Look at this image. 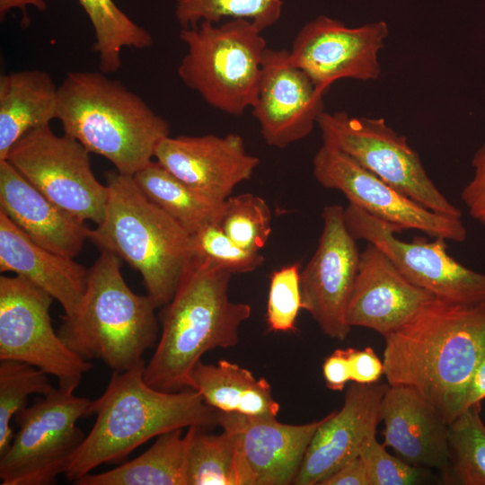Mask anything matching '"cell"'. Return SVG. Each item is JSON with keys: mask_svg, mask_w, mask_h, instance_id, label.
I'll list each match as a JSON object with an SVG mask.
<instances>
[{"mask_svg": "<svg viewBox=\"0 0 485 485\" xmlns=\"http://www.w3.org/2000/svg\"><path fill=\"white\" fill-rule=\"evenodd\" d=\"M384 338L388 384L415 388L449 425L465 410L470 382L485 354V302L435 297Z\"/></svg>", "mask_w": 485, "mask_h": 485, "instance_id": "1", "label": "cell"}, {"mask_svg": "<svg viewBox=\"0 0 485 485\" xmlns=\"http://www.w3.org/2000/svg\"><path fill=\"white\" fill-rule=\"evenodd\" d=\"M145 360L123 371H113L103 393L93 401L94 424L65 472L75 482L103 463H116L132 451L165 432L200 426H217V410L191 388L164 392L145 380Z\"/></svg>", "mask_w": 485, "mask_h": 485, "instance_id": "2", "label": "cell"}, {"mask_svg": "<svg viewBox=\"0 0 485 485\" xmlns=\"http://www.w3.org/2000/svg\"><path fill=\"white\" fill-rule=\"evenodd\" d=\"M231 273L193 259L159 318L162 333L144 377L164 392L191 388V375L211 349L234 347L251 307L229 296Z\"/></svg>", "mask_w": 485, "mask_h": 485, "instance_id": "3", "label": "cell"}, {"mask_svg": "<svg viewBox=\"0 0 485 485\" xmlns=\"http://www.w3.org/2000/svg\"><path fill=\"white\" fill-rule=\"evenodd\" d=\"M57 119L66 135L133 176L170 135L168 122L102 72H69L58 86Z\"/></svg>", "mask_w": 485, "mask_h": 485, "instance_id": "4", "label": "cell"}, {"mask_svg": "<svg viewBox=\"0 0 485 485\" xmlns=\"http://www.w3.org/2000/svg\"><path fill=\"white\" fill-rule=\"evenodd\" d=\"M105 178L104 216L89 240L137 270L149 298L163 307L194 259L190 234L141 192L133 176L116 170Z\"/></svg>", "mask_w": 485, "mask_h": 485, "instance_id": "5", "label": "cell"}, {"mask_svg": "<svg viewBox=\"0 0 485 485\" xmlns=\"http://www.w3.org/2000/svg\"><path fill=\"white\" fill-rule=\"evenodd\" d=\"M121 260L101 251L89 269L87 287L77 312L61 316L63 341L86 360L99 359L113 371L140 364L158 340L156 306L134 293L120 270Z\"/></svg>", "mask_w": 485, "mask_h": 485, "instance_id": "6", "label": "cell"}, {"mask_svg": "<svg viewBox=\"0 0 485 485\" xmlns=\"http://www.w3.org/2000/svg\"><path fill=\"white\" fill-rule=\"evenodd\" d=\"M261 33L246 19L181 29L187 52L178 66L180 79L211 107L242 115L256 97L268 48Z\"/></svg>", "mask_w": 485, "mask_h": 485, "instance_id": "7", "label": "cell"}, {"mask_svg": "<svg viewBox=\"0 0 485 485\" xmlns=\"http://www.w3.org/2000/svg\"><path fill=\"white\" fill-rule=\"evenodd\" d=\"M92 404L87 398L57 388L17 413L19 429L0 456L1 485L56 483L86 436L76 422L93 416Z\"/></svg>", "mask_w": 485, "mask_h": 485, "instance_id": "8", "label": "cell"}, {"mask_svg": "<svg viewBox=\"0 0 485 485\" xmlns=\"http://www.w3.org/2000/svg\"><path fill=\"white\" fill-rule=\"evenodd\" d=\"M317 127L322 143L344 152L401 193L437 214L462 218V211L436 187L407 138L384 118L324 110Z\"/></svg>", "mask_w": 485, "mask_h": 485, "instance_id": "9", "label": "cell"}, {"mask_svg": "<svg viewBox=\"0 0 485 485\" xmlns=\"http://www.w3.org/2000/svg\"><path fill=\"white\" fill-rule=\"evenodd\" d=\"M54 298L21 276L0 277V360L27 363L54 375L58 388L74 392L93 364L55 331Z\"/></svg>", "mask_w": 485, "mask_h": 485, "instance_id": "10", "label": "cell"}, {"mask_svg": "<svg viewBox=\"0 0 485 485\" xmlns=\"http://www.w3.org/2000/svg\"><path fill=\"white\" fill-rule=\"evenodd\" d=\"M89 154L76 139L57 136L48 125L20 138L6 161L57 206L82 221L98 225L104 216L108 190L94 176Z\"/></svg>", "mask_w": 485, "mask_h": 485, "instance_id": "11", "label": "cell"}, {"mask_svg": "<svg viewBox=\"0 0 485 485\" xmlns=\"http://www.w3.org/2000/svg\"><path fill=\"white\" fill-rule=\"evenodd\" d=\"M344 219L356 240H365L380 248L413 284L436 297L449 302L475 304L485 302V273L471 269L447 252L446 240L411 242L398 238L402 231L348 204Z\"/></svg>", "mask_w": 485, "mask_h": 485, "instance_id": "12", "label": "cell"}, {"mask_svg": "<svg viewBox=\"0 0 485 485\" xmlns=\"http://www.w3.org/2000/svg\"><path fill=\"white\" fill-rule=\"evenodd\" d=\"M313 174L324 188L340 191L348 204L401 231L463 242L467 229L459 217L429 210L384 181L338 148L324 144L313 159Z\"/></svg>", "mask_w": 485, "mask_h": 485, "instance_id": "13", "label": "cell"}, {"mask_svg": "<svg viewBox=\"0 0 485 485\" xmlns=\"http://www.w3.org/2000/svg\"><path fill=\"white\" fill-rule=\"evenodd\" d=\"M388 34L384 21L348 27L320 15L297 32L288 57L325 93L340 79H377L381 73L378 54Z\"/></svg>", "mask_w": 485, "mask_h": 485, "instance_id": "14", "label": "cell"}, {"mask_svg": "<svg viewBox=\"0 0 485 485\" xmlns=\"http://www.w3.org/2000/svg\"><path fill=\"white\" fill-rule=\"evenodd\" d=\"M322 218L318 246L300 272L302 305L326 336L342 341L351 331L346 312L360 251L345 223L344 207L326 206Z\"/></svg>", "mask_w": 485, "mask_h": 485, "instance_id": "15", "label": "cell"}, {"mask_svg": "<svg viewBox=\"0 0 485 485\" xmlns=\"http://www.w3.org/2000/svg\"><path fill=\"white\" fill-rule=\"evenodd\" d=\"M323 96L287 49L267 48L251 106L266 144L283 149L309 136L324 111Z\"/></svg>", "mask_w": 485, "mask_h": 485, "instance_id": "16", "label": "cell"}, {"mask_svg": "<svg viewBox=\"0 0 485 485\" xmlns=\"http://www.w3.org/2000/svg\"><path fill=\"white\" fill-rule=\"evenodd\" d=\"M154 157L189 187L217 202L225 201L238 184L251 179L260 163L235 133L169 135L159 142Z\"/></svg>", "mask_w": 485, "mask_h": 485, "instance_id": "17", "label": "cell"}, {"mask_svg": "<svg viewBox=\"0 0 485 485\" xmlns=\"http://www.w3.org/2000/svg\"><path fill=\"white\" fill-rule=\"evenodd\" d=\"M322 419L291 425L277 418L217 410V426L238 449L245 485L294 484L308 445Z\"/></svg>", "mask_w": 485, "mask_h": 485, "instance_id": "18", "label": "cell"}, {"mask_svg": "<svg viewBox=\"0 0 485 485\" xmlns=\"http://www.w3.org/2000/svg\"><path fill=\"white\" fill-rule=\"evenodd\" d=\"M387 387L377 383L348 385L341 409L324 417L314 433L294 484L320 485L359 455L366 440L376 434Z\"/></svg>", "mask_w": 485, "mask_h": 485, "instance_id": "19", "label": "cell"}, {"mask_svg": "<svg viewBox=\"0 0 485 485\" xmlns=\"http://www.w3.org/2000/svg\"><path fill=\"white\" fill-rule=\"evenodd\" d=\"M435 297L410 281L380 248L367 242L360 252L346 320L351 328H367L384 337Z\"/></svg>", "mask_w": 485, "mask_h": 485, "instance_id": "20", "label": "cell"}, {"mask_svg": "<svg viewBox=\"0 0 485 485\" xmlns=\"http://www.w3.org/2000/svg\"><path fill=\"white\" fill-rule=\"evenodd\" d=\"M384 445L405 462L435 468L449 464L448 424L434 405L409 385H389L380 406Z\"/></svg>", "mask_w": 485, "mask_h": 485, "instance_id": "21", "label": "cell"}, {"mask_svg": "<svg viewBox=\"0 0 485 485\" xmlns=\"http://www.w3.org/2000/svg\"><path fill=\"white\" fill-rule=\"evenodd\" d=\"M0 211L31 241L60 255L75 258L90 228L84 221L62 209L8 161H0Z\"/></svg>", "mask_w": 485, "mask_h": 485, "instance_id": "22", "label": "cell"}, {"mask_svg": "<svg viewBox=\"0 0 485 485\" xmlns=\"http://www.w3.org/2000/svg\"><path fill=\"white\" fill-rule=\"evenodd\" d=\"M0 270L13 272L49 294L73 316L84 295L89 269L31 241L0 211Z\"/></svg>", "mask_w": 485, "mask_h": 485, "instance_id": "23", "label": "cell"}, {"mask_svg": "<svg viewBox=\"0 0 485 485\" xmlns=\"http://www.w3.org/2000/svg\"><path fill=\"white\" fill-rule=\"evenodd\" d=\"M58 87L39 69L0 76V161L29 131L57 119Z\"/></svg>", "mask_w": 485, "mask_h": 485, "instance_id": "24", "label": "cell"}, {"mask_svg": "<svg viewBox=\"0 0 485 485\" xmlns=\"http://www.w3.org/2000/svg\"><path fill=\"white\" fill-rule=\"evenodd\" d=\"M191 389L218 411L277 418L280 409L264 377L256 378L250 370L227 360L216 364L199 361L192 372Z\"/></svg>", "mask_w": 485, "mask_h": 485, "instance_id": "25", "label": "cell"}, {"mask_svg": "<svg viewBox=\"0 0 485 485\" xmlns=\"http://www.w3.org/2000/svg\"><path fill=\"white\" fill-rule=\"evenodd\" d=\"M173 429L156 437L143 454L118 467L88 473L76 485H188V458L192 428Z\"/></svg>", "mask_w": 485, "mask_h": 485, "instance_id": "26", "label": "cell"}, {"mask_svg": "<svg viewBox=\"0 0 485 485\" xmlns=\"http://www.w3.org/2000/svg\"><path fill=\"white\" fill-rule=\"evenodd\" d=\"M141 192L180 224L190 234L205 225L217 222L223 202L194 190L158 162L151 161L133 175Z\"/></svg>", "mask_w": 485, "mask_h": 485, "instance_id": "27", "label": "cell"}, {"mask_svg": "<svg viewBox=\"0 0 485 485\" xmlns=\"http://www.w3.org/2000/svg\"><path fill=\"white\" fill-rule=\"evenodd\" d=\"M77 1L93 27V50L98 54L101 72L119 70L124 48L144 49L153 45L151 34L133 22L113 0Z\"/></svg>", "mask_w": 485, "mask_h": 485, "instance_id": "28", "label": "cell"}, {"mask_svg": "<svg viewBox=\"0 0 485 485\" xmlns=\"http://www.w3.org/2000/svg\"><path fill=\"white\" fill-rule=\"evenodd\" d=\"M190 427L188 485H245L234 436L223 429L215 435L200 426Z\"/></svg>", "mask_w": 485, "mask_h": 485, "instance_id": "29", "label": "cell"}, {"mask_svg": "<svg viewBox=\"0 0 485 485\" xmlns=\"http://www.w3.org/2000/svg\"><path fill=\"white\" fill-rule=\"evenodd\" d=\"M481 402L462 411L448 425V484L485 485V425Z\"/></svg>", "mask_w": 485, "mask_h": 485, "instance_id": "30", "label": "cell"}, {"mask_svg": "<svg viewBox=\"0 0 485 485\" xmlns=\"http://www.w3.org/2000/svg\"><path fill=\"white\" fill-rule=\"evenodd\" d=\"M47 375L27 363L0 360V456L7 451L14 436L11 420L27 407L29 396H45L56 389Z\"/></svg>", "mask_w": 485, "mask_h": 485, "instance_id": "31", "label": "cell"}, {"mask_svg": "<svg viewBox=\"0 0 485 485\" xmlns=\"http://www.w3.org/2000/svg\"><path fill=\"white\" fill-rule=\"evenodd\" d=\"M282 0H175V17L181 29L224 18L246 19L262 31L280 18Z\"/></svg>", "mask_w": 485, "mask_h": 485, "instance_id": "32", "label": "cell"}, {"mask_svg": "<svg viewBox=\"0 0 485 485\" xmlns=\"http://www.w3.org/2000/svg\"><path fill=\"white\" fill-rule=\"evenodd\" d=\"M217 224L240 247L260 251L271 234V211L264 198L252 193L230 196Z\"/></svg>", "mask_w": 485, "mask_h": 485, "instance_id": "33", "label": "cell"}, {"mask_svg": "<svg viewBox=\"0 0 485 485\" xmlns=\"http://www.w3.org/2000/svg\"><path fill=\"white\" fill-rule=\"evenodd\" d=\"M190 239L194 259L206 260L231 274L251 272L264 262L260 251L237 245L217 222L205 225L190 234Z\"/></svg>", "mask_w": 485, "mask_h": 485, "instance_id": "34", "label": "cell"}, {"mask_svg": "<svg viewBox=\"0 0 485 485\" xmlns=\"http://www.w3.org/2000/svg\"><path fill=\"white\" fill-rule=\"evenodd\" d=\"M300 272L298 263H293L271 274L266 315L270 331L296 330V318L303 309Z\"/></svg>", "mask_w": 485, "mask_h": 485, "instance_id": "35", "label": "cell"}, {"mask_svg": "<svg viewBox=\"0 0 485 485\" xmlns=\"http://www.w3.org/2000/svg\"><path fill=\"white\" fill-rule=\"evenodd\" d=\"M375 435L362 445L359 456L365 465L369 485H415L424 482L428 469L412 465L386 451Z\"/></svg>", "mask_w": 485, "mask_h": 485, "instance_id": "36", "label": "cell"}, {"mask_svg": "<svg viewBox=\"0 0 485 485\" xmlns=\"http://www.w3.org/2000/svg\"><path fill=\"white\" fill-rule=\"evenodd\" d=\"M473 176L461 191V199L469 215L485 225V144L473 154Z\"/></svg>", "mask_w": 485, "mask_h": 485, "instance_id": "37", "label": "cell"}, {"mask_svg": "<svg viewBox=\"0 0 485 485\" xmlns=\"http://www.w3.org/2000/svg\"><path fill=\"white\" fill-rule=\"evenodd\" d=\"M350 382L357 384H374L384 375V362L377 357L374 349L367 347L364 349L348 348Z\"/></svg>", "mask_w": 485, "mask_h": 485, "instance_id": "38", "label": "cell"}, {"mask_svg": "<svg viewBox=\"0 0 485 485\" xmlns=\"http://www.w3.org/2000/svg\"><path fill=\"white\" fill-rule=\"evenodd\" d=\"M322 373L330 390L342 391L350 381L348 348L336 349L328 356L322 364Z\"/></svg>", "mask_w": 485, "mask_h": 485, "instance_id": "39", "label": "cell"}, {"mask_svg": "<svg viewBox=\"0 0 485 485\" xmlns=\"http://www.w3.org/2000/svg\"><path fill=\"white\" fill-rule=\"evenodd\" d=\"M320 485H369L362 459L359 455L352 459L325 478Z\"/></svg>", "mask_w": 485, "mask_h": 485, "instance_id": "40", "label": "cell"}, {"mask_svg": "<svg viewBox=\"0 0 485 485\" xmlns=\"http://www.w3.org/2000/svg\"><path fill=\"white\" fill-rule=\"evenodd\" d=\"M485 398V354L478 364L472 380L470 382L465 409L478 402H481Z\"/></svg>", "mask_w": 485, "mask_h": 485, "instance_id": "41", "label": "cell"}, {"mask_svg": "<svg viewBox=\"0 0 485 485\" xmlns=\"http://www.w3.org/2000/svg\"><path fill=\"white\" fill-rule=\"evenodd\" d=\"M28 6H34L39 11H45L47 8L44 0H0V18L3 20L9 11L19 8L22 12L23 22L28 24Z\"/></svg>", "mask_w": 485, "mask_h": 485, "instance_id": "42", "label": "cell"}]
</instances>
